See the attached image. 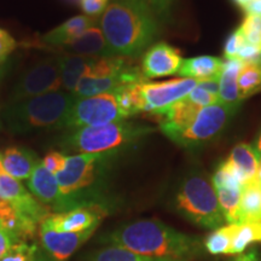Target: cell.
I'll list each match as a JSON object with an SVG mask.
<instances>
[{
  "label": "cell",
  "instance_id": "23",
  "mask_svg": "<svg viewBox=\"0 0 261 261\" xmlns=\"http://www.w3.org/2000/svg\"><path fill=\"white\" fill-rule=\"evenodd\" d=\"M244 62L240 58H232L224 62L219 76V99L221 103L230 106H241L242 100L238 93V75L242 70Z\"/></svg>",
  "mask_w": 261,
  "mask_h": 261
},
{
  "label": "cell",
  "instance_id": "15",
  "mask_svg": "<svg viewBox=\"0 0 261 261\" xmlns=\"http://www.w3.org/2000/svg\"><path fill=\"white\" fill-rule=\"evenodd\" d=\"M28 188L31 194L41 203L52 205L58 210L67 207V198L61 194L56 175L47 171L41 161L35 166L29 177Z\"/></svg>",
  "mask_w": 261,
  "mask_h": 261
},
{
  "label": "cell",
  "instance_id": "5",
  "mask_svg": "<svg viewBox=\"0 0 261 261\" xmlns=\"http://www.w3.org/2000/svg\"><path fill=\"white\" fill-rule=\"evenodd\" d=\"M175 210L198 226L215 230L226 223L213 182L203 173H190L179 185Z\"/></svg>",
  "mask_w": 261,
  "mask_h": 261
},
{
  "label": "cell",
  "instance_id": "18",
  "mask_svg": "<svg viewBox=\"0 0 261 261\" xmlns=\"http://www.w3.org/2000/svg\"><path fill=\"white\" fill-rule=\"evenodd\" d=\"M200 109L202 108L196 106L185 97L184 99L179 100V102L169 107L168 109H166L162 115H160L161 116L160 129L163 135L167 137L178 132V130H181L190 125V122L195 119Z\"/></svg>",
  "mask_w": 261,
  "mask_h": 261
},
{
  "label": "cell",
  "instance_id": "13",
  "mask_svg": "<svg viewBox=\"0 0 261 261\" xmlns=\"http://www.w3.org/2000/svg\"><path fill=\"white\" fill-rule=\"evenodd\" d=\"M181 62L182 57L179 50L167 42H158L144 52L140 70L145 79L165 77L178 73Z\"/></svg>",
  "mask_w": 261,
  "mask_h": 261
},
{
  "label": "cell",
  "instance_id": "26",
  "mask_svg": "<svg viewBox=\"0 0 261 261\" xmlns=\"http://www.w3.org/2000/svg\"><path fill=\"white\" fill-rule=\"evenodd\" d=\"M238 226V224H226L215 228L204 240V249L213 255H231Z\"/></svg>",
  "mask_w": 261,
  "mask_h": 261
},
{
  "label": "cell",
  "instance_id": "30",
  "mask_svg": "<svg viewBox=\"0 0 261 261\" xmlns=\"http://www.w3.org/2000/svg\"><path fill=\"white\" fill-rule=\"evenodd\" d=\"M218 201L226 224H237V212L240 207L242 190L228 188H215Z\"/></svg>",
  "mask_w": 261,
  "mask_h": 261
},
{
  "label": "cell",
  "instance_id": "44",
  "mask_svg": "<svg viewBox=\"0 0 261 261\" xmlns=\"http://www.w3.org/2000/svg\"><path fill=\"white\" fill-rule=\"evenodd\" d=\"M40 261H42V260H40Z\"/></svg>",
  "mask_w": 261,
  "mask_h": 261
},
{
  "label": "cell",
  "instance_id": "27",
  "mask_svg": "<svg viewBox=\"0 0 261 261\" xmlns=\"http://www.w3.org/2000/svg\"><path fill=\"white\" fill-rule=\"evenodd\" d=\"M237 85L241 100L261 92V57L256 61L244 62Z\"/></svg>",
  "mask_w": 261,
  "mask_h": 261
},
{
  "label": "cell",
  "instance_id": "17",
  "mask_svg": "<svg viewBox=\"0 0 261 261\" xmlns=\"http://www.w3.org/2000/svg\"><path fill=\"white\" fill-rule=\"evenodd\" d=\"M61 48L70 52L73 55H80L85 57L104 58L113 57L102 31L97 25H93L85 31L83 34L75 38L69 44L64 45Z\"/></svg>",
  "mask_w": 261,
  "mask_h": 261
},
{
  "label": "cell",
  "instance_id": "36",
  "mask_svg": "<svg viewBox=\"0 0 261 261\" xmlns=\"http://www.w3.org/2000/svg\"><path fill=\"white\" fill-rule=\"evenodd\" d=\"M65 160H67V156L62 154V152L51 151L45 156L41 162L47 171H50L52 174L56 175L57 173H60L64 168Z\"/></svg>",
  "mask_w": 261,
  "mask_h": 261
},
{
  "label": "cell",
  "instance_id": "39",
  "mask_svg": "<svg viewBox=\"0 0 261 261\" xmlns=\"http://www.w3.org/2000/svg\"><path fill=\"white\" fill-rule=\"evenodd\" d=\"M18 242H22V241L16 234L10 232L0 225V259L5 255L10 248Z\"/></svg>",
  "mask_w": 261,
  "mask_h": 261
},
{
  "label": "cell",
  "instance_id": "38",
  "mask_svg": "<svg viewBox=\"0 0 261 261\" xmlns=\"http://www.w3.org/2000/svg\"><path fill=\"white\" fill-rule=\"evenodd\" d=\"M15 39L4 29L0 28V63L6 60V57L16 48Z\"/></svg>",
  "mask_w": 261,
  "mask_h": 261
},
{
  "label": "cell",
  "instance_id": "7",
  "mask_svg": "<svg viewBox=\"0 0 261 261\" xmlns=\"http://www.w3.org/2000/svg\"><path fill=\"white\" fill-rule=\"evenodd\" d=\"M122 120H126V117L119 106L115 91L92 97L75 98L65 119L64 128L75 129L86 126H102Z\"/></svg>",
  "mask_w": 261,
  "mask_h": 261
},
{
  "label": "cell",
  "instance_id": "35",
  "mask_svg": "<svg viewBox=\"0 0 261 261\" xmlns=\"http://www.w3.org/2000/svg\"><path fill=\"white\" fill-rule=\"evenodd\" d=\"M143 3L146 8H149L152 11L156 17L160 21H166L169 17V12H171L172 0H139Z\"/></svg>",
  "mask_w": 261,
  "mask_h": 261
},
{
  "label": "cell",
  "instance_id": "20",
  "mask_svg": "<svg viewBox=\"0 0 261 261\" xmlns=\"http://www.w3.org/2000/svg\"><path fill=\"white\" fill-rule=\"evenodd\" d=\"M94 24H96V18L86 15L75 16V17L69 18L64 23L52 29L47 34H45L42 37V41L47 46L62 47L64 45L69 44L70 41H73L75 38L83 34L85 31L93 27Z\"/></svg>",
  "mask_w": 261,
  "mask_h": 261
},
{
  "label": "cell",
  "instance_id": "16",
  "mask_svg": "<svg viewBox=\"0 0 261 261\" xmlns=\"http://www.w3.org/2000/svg\"><path fill=\"white\" fill-rule=\"evenodd\" d=\"M40 160L32 150L12 146L0 154V166L4 171L17 180L29 179L35 166Z\"/></svg>",
  "mask_w": 261,
  "mask_h": 261
},
{
  "label": "cell",
  "instance_id": "21",
  "mask_svg": "<svg viewBox=\"0 0 261 261\" xmlns=\"http://www.w3.org/2000/svg\"><path fill=\"white\" fill-rule=\"evenodd\" d=\"M224 62L219 57L198 56L182 60L178 74L196 81L219 80Z\"/></svg>",
  "mask_w": 261,
  "mask_h": 261
},
{
  "label": "cell",
  "instance_id": "1",
  "mask_svg": "<svg viewBox=\"0 0 261 261\" xmlns=\"http://www.w3.org/2000/svg\"><path fill=\"white\" fill-rule=\"evenodd\" d=\"M113 56L133 60L150 47L160 33V19L139 0H113L99 19Z\"/></svg>",
  "mask_w": 261,
  "mask_h": 261
},
{
  "label": "cell",
  "instance_id": "32",
  "mask_svg": "<svg viewBox=\"0 0 261 261\" xmlns=\"http://www.w3.org/2000/svg\"><path fill=\"white\" fill-rule=\"evenodd\" d=\"M38 257V247L24 241L16 243L6 252L0 261H40Z\"/></svg>",
  "mask_w": 261,
  "mask_h": 261
},
{
  "label": "cell",
  "instance_id": "31",
  "mask_svg": "<svg viewBox=\"0 0 261 261\" xmlns=\"http://www.w3.org/2000/svg\"><path fill=\"white\" fill-rule=\"evenodd\" d=\"M238 29L247 44L261 51V16L247 15Z\"/></svg>",
  "mask_w": 261,
  "mask_h": 261
},
{
  "label": "cell",
  "instance_id": "22",
  "mask_svg": "<svg viewBox=\"0 0 261 261\" xmlns=\"http://www.w3.org/2000/svg\"><path fill=\"white\" fill-rule=\"evenodd\" d=\"M0 225L22 241L34 236L39 224L22 213L11 202L0 200Z\"/></svg>",
  "mask_w": 261,
  "mask_h": 261
},
{
  "label": "cell",
  "instance_id": "43",
  "mask_svg": "<svg viewBox=\"0 0 261 261\" xmlns=\"http://www.w3.org/2000/svg\"><path fill=\"white\" fill-rule=\"evenodd\" d=\"M255 179L257 181L261 182V158H260V162H259V168H257V173H256V177Z\"/></svg>",
  "mask_w": 261,
  "mask_h": 261
},
{
  "label": "cell",
  "instance_id": "2",
  "mask_svg": "<svg viewBox=\"0 0 261 261\" xmlns=\"http://www.w3.org/2000/svg\"><path fill=\"white\" fill-rule=\"evenodd\" d=\"M104 242L142 255L185 261L201 255L204 248L201 238L182 233L156 219L123 225L108 234Z\"/></svg>",
  "mask_w": 261,
  "mask_h": 261
},
{
  "label": "cell",
  "instance_id": "25",
  "mask_svg": "<svg viewBox=\"0 0 261 261\" xmlns=\"http://www.w3.org/2000/svg\"><path fill=\"white\" fill-rule=\"evenodd\" d=\"M261 221V182L256 179L246 182L241 194L237 224Z\"/></svg>",
  "mask_w": 261,
  "mask_h": 261
},
{
  "label": "cell",
  "instance_id": "34",
  "mask_svg": "<svg viewBox=\"0 0 261 261\" xmlns=\"http://www.w3.org/2000/svg\"><path fill=\"white\" fill-rule=\"evenodd\" d=\"M244 39L241 34L240 29H236L228 35V38L225 41V46H224V57L226 60H232V58H237L238 51H240L241 46L243 45Z\"/></svg>",
  "mask_w": 261,
  "mask_h": 261
},
{
  "label": "cell",
  "instance_id": "6",
  "mask_svg": "<svg viewBox=\"0 0 261 261\" xmlns=\"http://www.w3.org/2000/svg\"><path fill=\"white\" fill-rule=\"evenodd\" d=\"M241 106L215 103L200 109L190 125L168 137L185 149H198L210 145L227 128Z\"/></svg>",
  "mask_w": 261,
  "mask_h": 261
},
{
  "label": "cell",
  "instance_id": "10",
  "mask_svg": "<svg viewBox=\"0 0 261 261\" xmlns=\"http://www.w3.org/2000/svg\"><path fill=\"white\" fill-rule=\"evenodd\" d=\"M109 154H77L67 156L65 166L56 179L61 194L68 198L96 180L97 167Z\"/></svg>",
  "mask_w": 261,
  "mask_h": 261
},
{
  "label": "cell",
  "instance_id": "40",
  "mask_svg": "<svg viewBox=\"0 0 261 261\" xmlns=\"http://www.w3.org/2000/svg\"><path fill=\"white\" fill-rule=\"evenodd\" d=\"M234 261H256V255L254 252H249L247 254H243V255L238 256Z\"/></svg>",
  "mask_w": 261,
  "mask_h": 261
},
{
  "label": "cell",
  "instance_id": "29",
  "mask_svg": "<svg viewBox=\"0 0 261 261\" xmlns=\"http://www.w3.org/2000/svg\"><path fill=\"white\" fill-rule=\"evenodd\" d=\"M261 242V221L241 224L234 237L231 255L246 252L250 244Z\"/></svg>",
  "mask_w": 261,
  "mask_h": 261
},
{
  "label": "cell",
  "instance_id": "3",
  "mask_svg": "<svg viewBox=\"0 0 261 261\" xmlns=\"http://www.w3.org/2000/svg\"><path fill=\"white\" fill-rule=\"evenodd\" d=\"M75 97L67 91L40 94L19 100H11L3 112V120L16 135L40 129L64 128Z\"/></svg>",
  "mask_w": 261,
  "mask_h": 261
},
{
  "label": "cell",
  "instance_id": "11",
  "mask_svg": "<svg viewBox=\"0 0 261 261\" xmlns=\"http://www.w3.org/2000/svg\"><path fill=\"white\" fill-rule=\"evenodd\" d=\"M106 217V208L100 204L90 203L77 205L61 213L48 214L40 225L57 232H84L97 230L98 225Z\"/></svg>",
  "mask_w": 261,
  "mask_h": 261
},
{
  "label": "cell",
  "instance_id": "28",
  "mask_svg": "<svg viewBox=\"0 0 261 261\" xmlns=\"http://www.w3.org/2000/svg\"><path fill=\"white\" fill-rule=\"evenodd\" d=\"M90 261H185L175 259H163V257H155L142 255V254L133 253L123 248L108 246L103 249L98 250L91 256Z\"/></svg>",
  "mask_w": 261,
  "mask_h": 261
},
{
  "label": "cell",
  "instance_id": "4",
  "mask_svg": "<svg viewBox=\"0 0 261 261\" xmlns=\"http://www.w3.org/2000/svg\"><path fill=\"white\" fill-rule=\"evenodd\" d=\"M154 130V127L122 120L102 126L75 128L63 139L62 145L80 154H113Z\"/></svg>",
  "mask_w": 261,
  "mask_h": 261
},
{
  "label": "cell",
  "instance_id": "42",
  "mask_svg": "<svg viewBox=\"0 0 261 261\" xmlns=\"http://www.w3.org/2000/svg\"><path fill=\"white\" fill-rule=\"evenodd\" d=\"M232 2H233L234 5H237L238 8H241L243 10L248 4H249L250 2H252V0H232Z\"/></svg>",
  "mask_w": 261,
  "mask_h": 261
},
{
  "label": "cell",
  "instance_id": "19",
  "mask_svg": "<svg viewBox=\"0 0 261 261\" xmlns=\"http://www.w3.org/2000/svg\"><path fill=\"white\" fill-rule=\"evenodd\" d=\"M58 58H60L61 65V87L73 94L79 81L85 75L89 74L91 67L97 58L73 54H65Z\"/></svg>",
  "mask_w": 261,
  "mask_h": 261
},
{
  "label": "cell",
  "instance_id": "24",
  "mask_svg": "<svg viewBox=\"0 0 261 261\" xmlns=\"http://www.w3.org/2000/svg\"><path fill=\"white\" fill-rule=\"evenodd\" d=\"M226 161L240 173L244 184L255 179L260 156L253 145L247 144V143H240L234 145Z\"/></svg>",
  "mask_w": 261,
  "mask_h": 261
},
{
  "label": "cell",
  "instance_id": "33",
  "mask_svg": "<svg viewBox=\"0 0 261 261\" xmlns=\"http://www.w3.org/2000/svg\"><path fill=\"white\" fill-rule=\"evenodd\" d=\"M187 98L190 100V102L196 104V106H198L200 108L213 106V104L220 102L219 96H218V94L210 92V91L203 89V87L200 86L198 84L197 86H196L195 89L188 94Z\"/></svg>",
  "mask_w": 261,
  "mask_h": 261
},
{
  "label": "cell",
  "instance_id": "9",
  "mask_svg": "<svg viewBox=\"0 0 261 261\" xmlns=\"http://www.w3.org/2000/svg\"><path fill=\"white\" fill-rule=\"evenodd\" d=\"M61 89L60 58H47L39 62L22 75L12 92V100L24 99Z\"/></svg>",
  "mask_w": 261,
  "mask_h": 261
},
{
  "label": "cell",
  "instance_id": "37",
  "mask_svg": "<svg viewBox=\"0 0 261 261\" xmlns=\"http://www.w3.org/2000/svg\"><path fill=\"white\" fill-rule=\"evenodd\" d=\"M80 6L85 15L96 18L106 11L108 0H80Z\"/></svg>",
  "mask_w": 261,
  "mask_h": 261
},
{
  "label": "cell",
  "instance_id": "8",
  "mask_svg": "<svg viewBox=\"0 0 261 261\" xmlns=\"http://www.w3.org/2000/svg\"><path fill=\"white\" fill-rule=\"evenodd\" d=\"M198 81L180 77L162 83H144L138 85L144 113L162 115L166 109L184 99L197 86Z\"/></svg>",
  "mask_w": 261,
  "mask_h": 261
},
{
  "label": "cell",
  "instance_id": "41",
  "mask_svg": "<svg viewBox=\"0 0 261 261\" xmlns=\"http://www.w3.org/2000/svg\"><path fill=\"white\" fill-rule=\"evenodd\" d=\"M254 148H255L256 152L259 154V156L261 158V130L259 132V135H257L256 139H255V144H254Z\"/></svg>",
  "mask_w": 261,
  "mask_h": 261
},
{
  "label": "cell",
  "instance_id": "12",
  "mask_svg": "<svg viewBox=\"0 0 261 261\" xmlns=\"http://www.w3.org/2000/svg\"><path fill=\"white\" fill-rule=\"evenodd\" d=\"M0 200L11 202L22 213L40 225L48 215L47 208L25 190L17 179L9 175L0 166Z\"/></svg>",
  "mask_w": 261,
  "mask_h": 261
},
{
  "label": "cell",
  "instance_id": "14",
  "mask_svg": "<svg viewBox=\"0 0 261 261\" xmlns=\"http://www.w3.org/2000/svg\"><path fill=\"white\" fill-rule=\"evenodd\" d=\"M96 230L84 232H57L44 225H39V234L45 250L55 261H65L73 255Z\"/></svg>",
  "mask_w": 261,
  "mask_h": 261
}]
</instances>
